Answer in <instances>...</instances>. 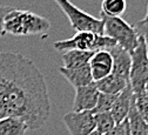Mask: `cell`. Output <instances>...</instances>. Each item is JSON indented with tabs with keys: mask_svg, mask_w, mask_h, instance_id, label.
Returning a JSON list of instances; mask_svg holds the SVG:
<instances>
[{
	"mask_svg": "<svg viewBox=\"0 0 148 135\" xmlns=\"http://www.w3.org/2000/svg\"><path fill=\"white\" fill-rule=\"evenodd\" d=\"M6 116L21 119L28 129L41 128L51 116L44 75L20 53H0V119Z\"/></svg>",
	"mask_w": 148,
	"mask_h": 135,
	"instance_id": "1",
	"label": "cell"
},
{
	"mask_svg": "<svg viewBox=\"0 0 148 135\" xmlns=\"http://www.w3.org/2000/svg\"><path fill=\"white\" fill-rule=\"evenodd\" d=\"M49 28L51 23L46 18L31 11L13 8L4 19L5 34H12L15 36L45 34Z\"/></svg>",
	"mask_w": 148,
	"mask_h": 135,
	"instance_id": "2",
	"label": "cell"
},
{
	"mask_svg": "<svg viewBox=\"0 0 148 135\" xmlns=\"http://www.w3.org/2000/svg\"><path fill=\"white\" fill-rule=\"evenodd\" d=\"M103 23V35L113 39L118 46L131 53L139 42V34L135 28L125 21L121 16H108L100 13Z\"/></svg>",
	"mask_w": 148,
	"mask_h": 135,
	"instance_id": "3",
	"label": "cell"
},
{
	"mask_svg": "<svg viewBox=\"0 0 148 135\" xmlns=\"http://www.w3.org/2000/svg\"><path fill=\"white\" fill-rule=\"evenodd\" d=\"M116 42L106 35H100L92 32H77L72 38L65 40H58L53 44L54 48L60 52L71 49L80 51H98L109 49L115 46Z\"/></svg>",
	"mask_w": 148,
	"mask_h": 135,
	"instance_id": "4",
	"label": "cell"
},
{
	"mask_svg": "<svg viewBox=\"0 0 148 135\" xmlns=\"http://www.w3.org/2000/svg\"><path fill=\"white\" fill-rule=\"evenodd\" d=\"M59 8L68 18L72 28L75 32H92L103 35V23L100 18H95L84 12L69 0H54Z\"/></svg>",
	"mask_w": 148,
	"mask_h": 135,
	"instance_id": "5",
	"label": "cell"
},
{
	"mask_svg": "<svg viewBox=\"0 0 148 135\" xmlns=\"http://www.w3.org/2000/svg\"><path fill=\"white\" fill-rule=\"evenodd\" d=\"M131 54V71H129V85L134 94L145 90L148 82V51L145 39L140 35L138 46Z\"/></svg>",
	"mask_w": 148,
	"mask_h": 135,
	"instance_id": "6",
	"label": "cell"
},
{
	"mask_svg": "<svg viewBox=\"0 0 148 135\" xmlns=\"http://www.w3.org/2000/svg\"><path fill=\"white\" fill-rule=\"evenodd\" d=\"M62 120L71 135H89L95 130L94 113L92 110H72L64 115Z\"/></svg>",
	"mask_w": 148,
	"mask_h": 135,
	"instance_id": "7",
	"label": "cell"
},
{
	"mask_svg": "<svg viewBox=\"0 0 148 135\" xmlns=\"http://www.w3.org/2000/svg\"><path fill=\"white\" fill-rule=\"evenodd\" d=\"M89 68L94 82L106 78L112 73L113 59L108 49H98L89 59Z\"/></svg>",
	"mask_w": 148,
	"mask_h": 135,
	"instance_id": "8",
	"label": "cell"
},
{
	"mask_svg": "<svg viewBox=\"0 0 148 135\" xmlns=\"http://www.w3.org/2000/svg\"><path fill=\"white\" fill-rule=\"evenodd\" d=\"M100 92L98 90L94 82L87 86L75 88V98L73 102V112H84V110H93Z\"/></svg>",
	"mask_w": 148,
	"mask_h": 135,
	"instance_id": "9",
	"label": "cell"
},
{
	"mask_svg": "<svg viewBox=\"0 0 148 135\" xmlns=\"http://www.w3.org/2000/svg\"><path fill=\"white\" fill-rule=\"evenodd\" d=\"M109 53L113 59L112 74L119 76V78L129 81V71H131V54L120 46L115 45L110 47Z\"/></svg>",
	"mask_w": 148,
	"mask_h": 135,
	"instance_id": "10",
	"label": "cell"
},
{
	"mask_svg": "<svg viewBox=\"0 0 148 135\" xmlns=\"http://www.w3.org/2000/svg\"><path fill=\"white\" fill-rule=\"evenodd\" d=\"M59 73L64 76V78L74 87H82V86H87L92 82H94L92 79V74H90V68L89 65H84L80 67H75V68H65V67H60L59 68Z\"/></svg>",
	"mask_w": 148,
	"mask_h": 135,
	"instance_id": "11",
	"label": "cell"
},
{
	"mask_svg": "<svg viewBox=\"0 0 148 135\" xmlns=\"http://www.w3.org/2000/svg\"><path fill=\"white\" fill-rule=\"evenodd\" d=\"M132 98H133V90L131 88V85H128L121 93L116 95L113 107L110 109V114H112L116 125L121 123L127 118V114L132 103Z\"/></svg>",
	"mask_w": 148,
	"mask_h": 135,
	"instance_id": "12",
	"label": "cell"
},
{
	"mask_svg": "<svg viewBox=\"0 0 148 135\" xmlns=\"http://www.w3.org/2000/svg\"><path fill=\"white\" fill-rule=\"evenodd\" d=\"M94 84H95V86L100 93L118 95L129 85V81H126V80H123V79L119 78V76L110 73L108 76H106V78H103V79H101Z\"/></svg>",
	"mask_w": 148,
	"mask_h": 135,
	"instance_id": "13",
	"label": "cell"
},
{
	"mask_svg": "<svg viewBox=\"0 0 148 135\" xmlns=\"http://www.w3.org/2000/svg\"><path fill=\"white\" fill-rule=\"evenodd\" d=\"M94 52L95 51H80V49L66 51L62 54V58H61L62 67H65V68H75V67L87 65Z\"/></svg>",
	"mask_w": 148,
	"mask_h": 135,
	"instance_id": "14",
	"label": "cell"
},
{
	"mask_svg": "<svg viewBox=\"0 0 148 135\" xmlns=\"http://www.w3.org/2000/svg\"><path fill=\"white\" fill-rule=\"evenodd\" d=\"M127 122H128V128L131 132V135H147L148 133V123L142 119L140 113L138 112L135 103H134V93L132 98V103L131 108L127 114Z\"/></svg>",
	"mask_w": 148,
	"mask_h": 135,
	"instance_id": "15",
	"label": "cell"
},
{
	"mask_svg": "<svg viewBox=\"0 0 148 135\" xmlns=\"http://www.w3.org/2000/svg\"><path fill=\"white\" fill-rule=\"evenodd\" d=\"M28 127L19 118L6 116L0 119V135H25Z\"/></svg>",
	"mask_w": 148,
	"mask_h": 135,
	"instance_id": "16",
	"label": "cell"
},
{
	"mask_svg": "<svg viewBox=\"0 0 148 135\" xmlns=\"http://www.w3.org/2000/svg\"><path fill=\"white\" fill-rule=\"evenodd\" d=\"M126 8V0H102L101 3V13L108 16H121Z\"/></svg>",
	"mask_w": 148,
	"mask_h": 135,
	"instance_id": "17",
	"label": "cell"
},
{
	"mask_svg": "<svg viewBox=\"0 0 148 135\" xmlns=\"http://www.w3.org/2000/svg\"><path fill=\"white\" fill-rule=\"evenodd\" d=\"M94 122H95V129L102 134L109 132L116 125L110 112L94 114Z\"/></svg>",
	"mask_w": 148,
	"mask_h": 135,
	"instance_id": "18",
	"label": "cell"
},
{
	"mask_svg": "<svg viewBox=\"0 0 148 135\" xmlns=\"http://www.w3.org/2000/svg\"><path fill=\"white\" fill-rule=\"evenodd\" d=\"M116 95H110V94H105V93H100L99 98L97 101V105L94 107V109L92 110L94 114L97 113H105V112H110L113 107V103L115 101Z\"/></svg>",
	"mask_w": 148,
	"mask_h": 135,
	"instance_id": "19",
	"label": "cell"
},
{
	"mask_svg": "<svg viewBox=\"0 0 148 135\" xmlns=\"http://www.w3.org/2000/svg\"><path fill=\"white\" fill-rule=\"evenodd\" d=\"M136 31V33L139 35H141L143 39H145V42H146V46H147V51H148V20L147 21H139L136 23L134 26H133Z\"/></svg>",
	"mask_w": 148,
	"mask_h": 135,
	"instance_id": "20",
	"label": "cell"
},
{
	"mask_svg": "<svg viewBox=\"0 0 148 135\" xmlns=\"http://www.w3.org/2000/svg\"><path fill=\"white\" fill-rule=\"evenodd\" d=\"M126 129H127V119H125L121 123L115 125L109 132L105 133L103 135H126Z\"/></svg>",
	"mask_w": 148,
	"mask_h": 135,
	"instance_id": "21",
	"label": "cell"
},
{
	"mask_svg": "<svg viewBox=\"0 0 148 135\" xmlns=\"http://www.w3.org/2000/svg\"><path fill=\"white\" fill-rule=\"evenodd\" d=\"M14 7L12 6H1L0 5V38L3 35H5V32H4V19L6 16V14L12 11Z\"/></svg>",
	"mask_w": 148,
	"mask_h": 135,
	"instance_id": "22",
	"label": "cell"
},
{
	"mask_svg": "<svg viewBox=\"0 0 148 135\" xmlns=\"http://www.w3.org/2000/svg\"><path fill=\"white\" fill-rule=\"evenodd\" d=\"M89 135H103V134H102V133H100V132H98V130L95 129V130H93V132H92Z\"/></svg>",
	"mask_w": 148,
	"mask_h": 135,
	"instance_id": "23",
	"label": "cell"
},
{
	"mask_svg": "<svg viewBox=\"0 0 148 135\" xmlns=\"http://www.w3.org/2000/svg\"><path fill=\"white\" fill-rule=\"evenodd\" d=\"M143 21H147L148 20V3H147V11H146V15H145V18L142 19Z\"/></svg>",
	"mask_w": 148,
	"mask_h": 135,
	"instance_id": "24",
	"label": "cell"
},
{
	"mask_svg": "<svg viewBox=\"0 0 148 135\" xmlns=\"http://www.w3.org/2000/svg\"><path fill=\"white\" fill-rule=\"evenodd\" d=\"M126 135H131V132H129V128H128V122H127V129H126Z\"/></svg>",
	"mask_w": 148,
	"mask_h": 135,
	"instance_id": "25",
	"label": "cell"
},
{
	"mask_svg": "<svg viewBox=\"0 0 148 135\" xmlns=\"http://www.w3.org/2000/svg\"><path fill=\"white\" fill-rule=\"evenodd\" d=\"M147 135H148V133H147Z\"/></svg>",
	"mask_w": 148,
	"mask_h": 135,
	"instance_id": "26",
	"label": "cell"
}]
</instances>
